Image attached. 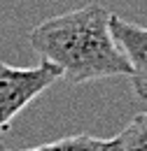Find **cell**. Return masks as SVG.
Listing matches in <instances>:
<instances>
[{
	"label": "cell",
	"instance_id": "obj_3",
	"mask_svg": "<svg viewBox=\"0 0 147 151\" xmlns=\"http://www.w3.org/2000/svg\"><path fill=\"white\" fill-rule=\"evenodd\" d=\"M110 30L114 42L124 51L131 65V86L140 100H147V28L131 23L117 14L110 17Z\"/></svg>",
	"mask_w": 147,
	"mask_h": 151
},
{
	"label": "cell",
	"instance_id": "obj_5",
	"mask_svg": "<svg viewBox=\"0 0 147 151\" xmlns=\"http://www.w3.org/2000/svg\"><path fill=\"white\" fill-rule=\"evenodd\" d=\"M112 142V151H147V112L133 116V121Z\"/></svg>",
	"mask_w": 147,
	"mask_h": 151
},
{
	"label": "cell",
	"instance_id": "obj_2",
	"mask_svg": "<svg viewBox=\"0 0 147 151\" xmlns=\"http://www.w3.org/2000/svg\"><path fill=\"white\" fill-rule=\"evenodd\" d=\"M61 79L58 68L40 60L33 68H14L0 60V135L37 95Z\"/></svg>",
	"mask_w": 147,
	"mask_h": 151
},
{
	"label": "cell",
	"instance_id": "obj_1",
	"mask_svg": "<svg viewBox=\"0 0 147 151\" xmlns=\"http://www.w3.org/2000/svg\"><path fill=\"white\" fill-rule=\"evenodd\" d=\"M110 17L105 7L91 2L37 23L28 42L40 60L58 68L61 77L73 84L129 77L131 65L112 37Z\"/></svg>",
	"mask_w": 147,
	"mask_h": 151
},
{
	"label": "cell",
	"instance_id": "obj_4",
	"mask_svg": "<svg viewBox=\"0 0 147 151\" xmlns=\"http://www.w3.org/2000/svg\"><path fill=\"white\" fill-rule=\"evenodd\" d=\"M112 147H114L112 139H100V137H91V135H70V137H63V139L23 151H112ZM0 151H9V149L0 147Z\"/></svg>",
	"mask_w": 147,
	"mask_h": 151
}]
</instances>
